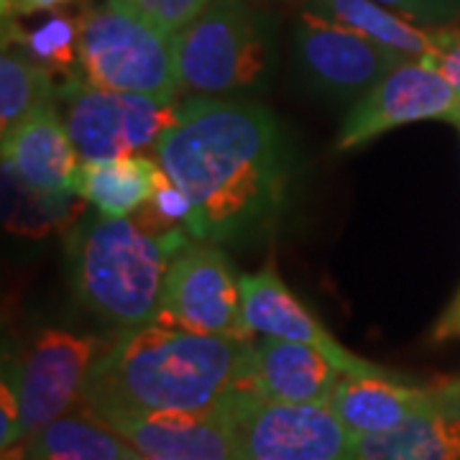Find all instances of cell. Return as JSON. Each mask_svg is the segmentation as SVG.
Returning <instances> with one entry per match:
<instances>
[{"instance_id": "cell-1", "label": "cell", "mask_w": 460, "mask_h": 460, "mask_svg": "<svg viewBox=\"0 0 460 460\" xmlns=\"http://www.w3.org/2000/svg\"><path fill=\"white\" fill-rule=\"evenodd\" d=\"M156 162L192 205L187 233L220 243L274 217L284 198L279 128L241 100L190 98L156 144Z\"/></svg>"}, {"instance_id": "cell-2", "label": "cell", "mask_w": 460, "mask_h": 460, "mask_svg": "<svg viewBox=\"0 0 460 460\" xmlns=\"http://www.w3.org/2000/svg\"><path fill=\"white\" fill-rule=\"evenodd\" d=\"M253 338L202 335L164 320L123 328L100 350L83 404L102 411H205L243 386Z\"/></svg>"}, {"instance_id": "cell-3", "label": "cell", "mask_w": 460, "mask_h": 460, "mask_svg": "<svg viewBox=\"0 0 460 460\" xmlns=\"http://www.w3.org/2000/svg\"><path fill=\"white\" fill-rule=\"evenodd\" d=\"M190 243L180 228L100 215L72 241L75 289L84 305L120 328L162 320V292L172 259Z\"/></svg>"}, {"instance_id": "cell-4", "label": "cell", "mask_w": 460, "mask_h": 460, "mask_svg": "<svg viewBox=\"0 0 460 460\" xmlns=\"http://www.w3.org/2000/svg\"><path fill=\"white\" fill-rule=\"evenodd\" d=\"M77 29L80 69L87 83L100 90L180 102L174 39L113 0L87 8L77 18Z\"/></svg>"}, {"instance_id": "cell-5", "label": "cell", "mask_w": 460, "mask_h": 460, "mask_svg": "<svg viewBox=\"0 0 460 460\" xmlns=\"http://www.w3.org/2000/svg\"><path fill=\"white\" fill-rule=\"evenodd\" d=\"M181 93L220 98L259 84L271 65V41L248 0H213L208 11L174 36Z\"/></svg>"}, {"instance_id": "cell-6", "label": "cell", "mask_w": 460, "mask_h": 460, "mask_svg": "<svg viewBox=\"0 0 460 460\" xmlns=\"http://www.w3.org/2000/svg\"><path fill=\"white\" fill-rule=\"evenodd\" d=\"M241 460H356V435L328 404H287L251 386L220 402Z\"/></svg>"}, {"instance_id": "cell-7", "label": "cell", "mask_w": 460, "mask_h": 460, "mask_svg": "<svg viewBox=\"0 0 460 460\" xmlns=\"http://www.w3.org/2000/svg\"><path fill=\"white\" fill-rule=\"evenodd\" d=\"M57 95L65 100V126L83 164L156 148L180 120L181 102L100 90L84 77L66 80Z\"/></svg>"}, {"instance_id": "cell-8", "label": "cell", "mask_w": 460, "mask_h": 460, "mask_svg": "<svg viewBox=\"0 0 460 460\" xmlns=\"http://www.w3.org/2000/svg\"><path fill=\"white\" fill-rule=\"evenodd\" d=\"M162 320L202 335L253 338L243 320L241 277H235L228 256L205 241H190L169 263Z\"/></svg>"}, {"instance_id": "cell-9", "label": "cell", "mask_w": 460, "mask_h": 460, "mask_svg": "<svg viewBox=\"0 0 460 460\" xmlns=\"http://www.w3.org/2000/svg\"><path fill=\"white\" fill-rule=\"evenodd\" d=\"M417 120H450L460 126V95L425 59H404L345 115L335 151H350L396 126Z\"/></svg>"}, {"instance_id": "cell-10", "label": "cell", "mask_w": 460, "mask_h": 460, "mask_svg": "<svg viewBox=\"0 0 460 460\" xmlns=\"http://www.w3.org/2000/svg\"><path fill=\"white\" fill-rule=\"evenodd\" d=\"M295 54L317 87L341 98H363L407 59L313 5L295 18Z\"/></svg>"}, {"instance_id": "cell-11", "label": "cell", "mask_w": 460, "mask_h": 460, "mask_svg": "<svg viewBox=\"0 0 460 460\" xmlns=\"http://www.w3.org/2000/svg\"><path fill=\"white\" fill-rule=\"evenodd\" d=\"M100 341L66 330H47L36 338L21 374V445L33 432L65 417L75 402H83L84 381L100 356Z\"/></svg>"}, {"instance_id": "cell-12", "label": "cell", "mask_w": 460, "mask_h": 460, "mask_svg": "<svg viewBox=\"0 0 460 460\" xmlns=\"http://www.w3.org/2000/svg\"><path fill=\"white\" fill-rule=\"evenodd\" d=\"M241 295H243V320L253 335L313 345L314 350L328 356L345 376L404 378L386 366L366 361L338 343V338L284 284L274 263H266L256 274H243Z\"/></svg>"}, {"instance_id": "cell-13", "label": "cell", "mask_w": 460, "mask_h": 460, "mask_svg": "<svg viewBox=\"0 0 460 460\" xmlns=\"http://www.w3.org/2000/svg\"><path fill=\"white\" fill-rule=\"evenodd\" d=\"M98 417L141 456L241 460L220 404L205 411H102Z\"/></svg>"}, {"instance_id": "cell-14", "label": "cell", "mask_w": 460, "mask_h": 460, "mask_svg": "<svg viewBox=\"0 0 460 460\" xmlns=\"http://www.w3.org/2000/svg\"><path fill=\"white\" fill-rule=\"evenodd\" d=\"M80 166L83 159L51 102L3 136V169L41 198L75 195Z\"/></svg>"}, {"instance_id": "cell-15", "label": "cell", "mask_w": 460, "mask_h": 460, "mask_svg": "<svg viewBox=\"0 0 460 460\" xmlns=\"http://www.w3.org/2000/svg\"><path fill=\"white\" fill-rule=\"evenodd\" d=\"M443 394V378L414 384L410 378L343 376L330 394L328 407L356 438L384 435L429 410Z\"/></svg>"}, {"instance_id": "cell-16", "label": "cell", "mask_w": 460, "mask_h": 460, "mask_svg": "<svg viewBox=\"0 0 460 460\" xmlns=\"http://www.w3.org/2000/svg\"><path fill=\"white\" fill-rule=\"evenodd\" d=\"M345 374L313 345L261 338L253 341L246 386L274 402L328 404Z\"/></svg>"}, {"instance_id": "cell-17", "label": "cell", "mask_w": 460, "mask_h": 460, "mask_svg": "<svg viewBox=\"0 0 460 460\" xmlns=\"http://www.w3.org/2000/svg\"><path fill=\"white\" fill-rule=\"evenodd\" d=\"M356 460H460V376L443 378L440 399L404 425L356 438Z\"/></svg>"}, {"instance_id": "cell-18", "label": "cell", "mask_w": 460, "mask_h": 460, "mask_svg": "<svg viewBox=\"0 0 460 460\" xmlns=\"http://www.w3.org/2000/svg\"><path fill=\"white\" fill-rule=\"evenodd\" d=\"M313 8L323 11L325 16L348 29L384 44L386 49L399 51L407 59L435 57L443 47L445 31L450 29V26L445 29L420 26L376 0H313Z\"/></svg>"}, {"instance_id": "cell-19", "label": "cell", "mask_w": 460, "mask_h": 460, "mask_svg": "<svg viewBox=\"0 0 460 460\" xmlns=\"http://www.w3.org/2000/svg\"><path fill=\"white\" fill-rule=\"evenodd\" d=\"M159 162L148 156H118L80 166L75 195L93 202L100 215L126 217L146 205L159 174Z\"/></svg>"}, {"instance_id": "cell-20", "label": "cell", "mask_w": 460, "mask_h": 460, "mask_svg": "<svg viewBox=\"0 0 460 460\" xmlns=\"http://www.w3.org/2000/svg\"><path fill=\"white\" fill-rule=\"evenodd\" d=\"M26 460H131L136 456L98 414H65L26 440Z\"/></svg>"}, {"instance_id": "cell-21", "label": "cell", "mask_w": 460, "mask_h": 460, "mask_svg": "<svg viewBox=\"0 0 460 460\" xmlns=\"http://www.w3.org/2000/svg\"><path fill=\"white\" fill-rule=\"evenodd\" d=\"M51 95H54V84H51L49 69L31 59L21 47L3 44V54H0V133L8 136L36 108L51 102Z\"/></svg>"}, {"instance_id": "cell-22", "label": "cell", "mask_w": 460, "mask_h": 460, "mask_svg": "<svg viewBox=\"0 0 460 460\" xmlns=\"http://www.w3.org/2000/svg\"><path fill=\"white\" fill-rule=\"evenodd\" d=\"M77 41H80L77 21L65 13H51L33 29H21L16 18L3 21V44L21 47L49 72L72 75L75 65H80Z\"/></svg>"}, {"instance_id": "cell-23", "label": "cell", "mask_w": 460, "mask_h": 460, "mask_svg": "<svg viewBox=\"0 0 460 460\" xmlns=\"http://www.w3.org/2000/svg\"><path fill=\"white\" fill-rule=\"evenodd\" d=\"M169 39L192 26L213 0H113Z\"/></svg>"}, {"instance_id": "cell-24", "label": "cell", "mask_w": 460, "mask_h": 460, "mask_svg": "<svg viewBox=\"0 0 460 460\" xmlns=\"http://www.w3.org/2000/svg\"><path fill=\"white\" fill-rule=\"evenodd\" d=\"M21 445V374L18 361L3 363L0 381V447L3 453Z\"/></svg>"}, {"instance_id": "cell-25", "label": "cell", "mask_w": 460, "mask_h": 460, "mask_svg": "<svg viewBox=\"0 0 460 460\" xmlns=\"http://www.w3.org/2000/svg\"><path fill=\"white\" fill-rule=\"evenodd\" d=\"M420 26L445 29L460 21V0H376Z\"/></svg>"}, {"instance_id": "cell-26", "label": "cell", "mask_w": 460, "mask_h": 460, "mask_svg": "<svg viewBox=\"0 0 460 460\" xmlns=\"http://www.w3.org/2000/svg\"><path fill=\"white\" fill-rule=\"evenodd\" d=\"M148 205L154 210V217L166 223V226H180L181 223L184 228H190V223H192L190 199L174 181L166 177L164 169H159V174H156V187H154V195L148 199Z\"/></svg>"}, {"instance_id": "cell-27", "label": "cell", "mask_w": 460, "mask_h": 460, "mask_svg": "<svg viewBox=\"0 0 460 460\" xmlns=\"http://www.w3.org/2000/svg\"><path fill=\"white\" fill-rule=\"evenodd\" d=\"M429 65L435 66L440 75H443L447 83L456 87V93L460 95V31L458 29H447L445 31V41L443 47L438 49L435 57L425 59Z\"/></svg>"}, {"instance_id": "cell-28", "label": "cell", "mask_w": 460, "mask_h": 460, "mask_svg": "<svg viewBox=\"0 0 460 460\" xmlns=\"http://www.w3.org/2000/svg\"><path fill=\"white\" fill-rule=\"evenodd\" d=\"M75 0H0V11H3V21H11L18 16H31V13H41V11H59Z\"/></svg>"}, {"instance_id": "cell-29", "label": "cell", "mask_w": 460, "mask_h": 460, "mask_svg": "<svg viewBox=\"0 0 460 460\" xmlns=\"http://www.w3.org/2000/svg\"><path fill=\"white\" fill-rule=\"evenodd\" d=\"M432 343H447V341H460V289L456 299L447 305V310L440 314V320L432 328Z\"/></svg>"}, {"instance_id": "cell-30", "label": "cell", "mask_w": 460, "mask_h": 460, "mask_svg": "<svg viewBox=\"0 0 460 460\" xmlns=\"http://www.w3.org/2000/svg\"><path fill=\"white\" fill-rule=\"evenodd\" d=\"M131 460H169V458H151V456H141V453H136Z\"/></svg>"}]
</instances>
